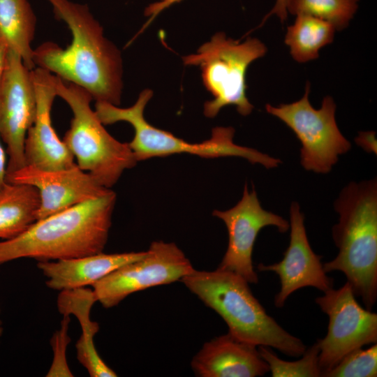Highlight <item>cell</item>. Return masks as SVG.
<instances>
[{
    "label": "cell",
    "mask_w": 377,
    "mask_h": 377,
    "mask_svg": "<svg viewBox=\"0 0 377 377\" xmlns=\"http://www.w3.org/2000/svg\"><path fill=\"white\" fill-rule=\"evenodd\" d=\"M47 1L71 31L72 40L64 49L53 42L41 44L34 50L36 67L84 88L96 101L119 105L123 88L119 50L105 37L87 4Z\"/></svg>",
    "instance_id": "6da1fadb"
},
{
    "label": "cell",
    "mask_w": 377,
    "mask_h": 377,
    "mask_svg": "<svg viewBox=\"0 0 377 377\" xmlns=\"http://www.w3.org/2000/svg\"><path fill=\"white\" fill-rule=\"evenodd\" d=\"M63 316L61 328L56 332L51 339L54 355L52 365L46 375L48 377L73 376L66 360V348L71 342V339L67 334L71 319L69 315L63 314Z\"/></svg>",
    "instance_id": "d4e9b609"
},
{
    "label": "cell",
    "mask_w": 377,
    "mask_h": 377,
    "mask_svg": "<svg viewBox=\"0 0 377 377\" xmlns=\"http://www.w3.org/2000/svg\"><path fill=\"white\" fill-rule=\"evenodd\" d=\"M54 84L57 96L66 101L73 114L62 140L80 168L111 188L126 170L138 163L128 143L119 142L107 131L91 108L93 98L87 90L54 75Z\"/></svg>",
    "instance_id": "8992f818"
},
{
    "label": "cell",
    "mask_w": 377,
    "mask_h": 377,
    "mask_svg": "<svg viewBox=\"0 0 377 377\" xmlns=\"http://www.w3.org/2000/svg\"><path fill=\"white\" fill-rule=\"evenodd\" d=\"M146 251L104 253L57 260H41L38 268L47 278L46 286L56 290H66L92 286L112 271L134 262Z\"/></svg>",
    "instance_id": "e0dca14e"
},
{
    "label": "cell",
    "mask_w": 377,
    "mask_h": 377,
    "mask_svg": "<svg viewBox=\"0 0 377 377\" xmlns=\"http://www.w3.org/2000/svg\"><path fill=\"white\" fill-rule=\"evenodd\" d=\"M95 302L93 290L81 288L61 291L57 304L61 313L73 314L80 323L82 331L75 346L77 357L90 376L115 377L117 375L101 359L94 343L99 326L90 320L89 313Z\"/></svg>",
    "instance_id": "ac0fdd59"
},
{
    "label": "cell",
    "mask_w": 377,
    "mask_h": 377,
    "mask_svg": "<svg viewBox=\"0 0 377 377\" xmlns=\"http://www.w3.org/2000/svg\"><path fill=\"white\" fill-rule=\"evenodd\" d=\"M180 281L224 320L228 332L238 340L274 348L290 357H301L306 350L300 339L267 313L241 276L219 268L194 269Z\"/></svg>",
    "instance_id": "277c9868"
},
{
    "label": "cell",
    "mask_w": 377,
    "mask_h": 377,
    "mask_svg": "<svg viewBox=\"0 0 377 377\" xmlns=\"http://www.w3.org/2000/svg\"><path fill=\"white\" fill-rule=\"evenodd\" d=\"M375 135L376 133L374 131L360 132L355 141L365 151L376 154L377 145Z\"/></svg>",
    "instance_id": "4316f807"
},
{
    "label": "cell",
    "mask_w": 377,
    "mask_h": 377,
    "mask_svg": "<svg viewBox=\"0 0 377 377\" xmlns=\"http://www.w3.org/2000/svg\"><path fill=\"white\" fill-rule=\"evenodd\" d=\"M290 242L283 259L274 264L260 263L261 272H274L280 279L281 288L275 295L276 307L284 306L288 297L300 288L313 287L322 292L333 288V280L327 276L321 263L322 256L316 254L309 244L304 216L297 202L290 207Z\"/></svg>",
    "instance_id": "5bb4252c"
},
{
    "label": "cell",
    "mask_w": 377,
    "mask_h": 377,
    "mask_svg": "<svg viewBox=\"0 0 377 377\" xmlns=\"http://www.w3.org/2000/svg\"><path fill=\"white\" fill-rule=\"evenodd\" d=\"M1 138V137H0ZM6 151L4 150L0 142V189H1L7 183V161Z\"/></svg>",
    "instance_id": "f1b7e54d"
},
{
    "label": "cell",
    "mask_w": 377,
    "mask_h": 377,
    "mask_svg": "<svg viewBox=\"0 0 377 377\" xmlns=\"http://www.w3.org/2000/svg\"><path fill=\"white\" fill-rule=\"evenodd\" d=\"M36 113L32 70L24 64L19 54L8 49L0 80V137L6 145L7 174L26 165L25 139Z\"/></svg>",
    "instance_id": "8fae6325"
},
{
    "label": "cell",
    "mask_w": 377,
    "mask_h": 377,
    "mask_svg": "<svg viewBox=\"0 0 377 377\" xmlns=\"http://www.w3.org/2000/svg\"><path fill=\"white\" fill-rule=\"evenodd\" d=\"M116 193L106 194L36 221L19 235L0 240V265L23 258L57 260L103 252Z\"/></svg>",
    "instance_id": "7a4b0ae2"
},
{
    "label": "cell",
    "mask_w": 377,
    "mask_h": 377,
    "mask_svg": "<svg viewBox=\"0 0 377 377\" xmlns=\"http://www.w3.org/2000/svg\"><path fill=\"white\" fill-rule=\"evenodd\" d=\"M194 269L175 244L154 241L143 258L112 271L94 283L92 290L96 302L112 308L132 293L181 280Z\"/></svg>",
    "instance_id": "9c48e42d"
},
{
    "label": "cell",
    "mask_w": 377,
    "mask_h": 377,
    "mask_svg": "<svg viewBox=\"0 0 377 377\" xmlns=\"http://www.w3.org/2000/svg\"><path fill=\"white\" fill-rule=\"evenodd\" d=\"M182 0H160L156 3L150 4L148 7L146 8L145 11V16L149 17V20L143 26L142 30L140 31L142 32L149 24L164 9L168 8L171 5H173L175 3H179Z\"/></svg>",
    "instance_id": "484cf974"
},
{
    "label": "cell",
    "mask_w": 377,
    "mask_h": 377,
    "mask_svg": "<svg viewBox=\"0 0 377 377\" xmlns=\"http://www.w3.org/2000/svg\"><path fill=\"white\" fill-rule=\"evenodd\" d=\"M359 0H290L288 13L310 15L331 24L335 30L345 29L358 8Z\"/></svg>",
    "instance_id": "7402d4cb"
},
{
    "label": "cell",
    "mask_w": 377,
    "mask_h": 377,
    "mask_svg": "<svg viewBox=\"0 0 377 377\" xmlns=\"http://www.w3.org/2000/svg\"><path fill=\"white\" fill-rule=\"evenodd\" d=\"M191 367L200 377H256L269 372L257 346L229 332L206 342L193 358Z\"/></svg>",
    "instance_id": "2e32d148"
},
{
    "label": "cell",
    "mask_w": 377,
    "mask_h": 377,
    "mask_svg": "<svg viewBox=\"0 0 377 377\" xmlns=\"http://www.w3.org/2000/svg\"><path fill=\"white\" fill-rule=\"evenodd\" d=\"M36 113L24 143L26 165L43 170H60L76 164L75 158L53 128L51 110L57 96L54 75L40 68L32 70Z\"/></svg>",
    "instance_id": "9a60e30c"
},
{
    "label": "cell",
    "mask_w": 377,
    "mask_h": 377,
    "mask_svg": "<svg viewBox=\"0 0 377 377\" xmlns=\"http://www.w3.org/2000/svg\"><path fill=\"white\" fill-rule=\"evenodd\" d=\"M0 314H1V306H0ZM3 331V327H2V321H1V320L0 318V338L2 336Z\"/></svg>",
    "instance_id": "4dcf8cb0"
},
{
    "label": "cell",
    "mask_w": 377,
    "mask_h": 377,
    "mask_svg": "<svg viewBox=\"0 0 377 377\" xmlns=\"http://www.w3.org/2000/svg\"><path fill=\"white\" fill-rule=\"evenodd\" d=\"M212 214L224 222L228 235V247L218 268L234 272L249 283H257L258 276L253 265L252 253L259 232L273 226L283 233L290 228L288 221L264 209L254 188L249 192L247 184L242 198L234 207L225 211L214 210Z\"/></svg>",
    "instance_id": "7c38bea8"
},
{
    "label": "cell",
    "mask_w": 377,
    "mask_h": 377,
    "mask_svg": "<svg viewBox=\"0 0 377 377\" xmlns=\"http://www.w3.org/2000/svg\"><path fill=\"white\" fill-rule=\"evenodd\" d=\"M310 84L300 100L272 106L266 111L285 123L300 141V162L302 167L316 173L326 174L337 163L339 156L348 152L350 142L343 135L335 119L336 104L331 96H325L320 109L310 103Z\"/></svg>",
    "instance_id": "ba28073f"
},
{
    "label": "cell",
    "mask_w": 377,
    "mask_h": 377,
    "mask_svg": "<svg viewBox=\"0 0 377 377\" xmlns=\"http://www.w3.org/2000/svg\"><path fill=\"white\" fill-rule=\"evenodd\" d=\"M38 190L30 185L6 183L0 189V239L13 238L37 220Z\"/></svg>",
    "instance_id": "ffe728a7"
},
{
    "label": "cell",
    "mask_w": 377,
    "mask_h": 377,
    "mask_svg": "<svg viewBox=\"0 0 377 377\" xmlns=\"http://www.w3.org/2000/svg\"><path fill=\"white\" fill-rule=\"evenodd\" d=\"M295 22L287 28L285 43L294 60L305 63L316 59L319 51L334 39L335 29L327 22L298 15Z\"/></svg>",
    "instance_id": "44dd1931"
},
{
    "label": "cell",
    "mask_w": 377,
    "mask_h": 377,
    "mask_svg": "<svg viewBox=\"0 0 377 377\" xmlns=\"http://www.w3.org/2000/svg\"><path fill=\"white\" fill-rule=\"evenodd\" d=\"M290 0H276L273 8L264 17L260 26L272 15H277L283 22L286 20L288 17V4Z\"/></svg>",
    "instance_id": "83f0119b"
},
{
    "label": "cell",
    "mask_w": 377,
    "mask_h": 377,
    "mask_svg": "<svg viewBox=\"0 0 377 377\" xmlns=\"http://www.w3.org/2000/svg\"><path fill=\"white\" fill-rule=\"evenodd\" d=\"M324 377L377 376V345L358 348L346 354L336 365L323 372Z\"/></svg>",
    "instance_id": "cb8c5ba5"
},
{
    "label": "cell",
    "mask_w": 377,
    "mask_h": 377,
    "mask_svg": "<svg viewBox=\"0 0 377 377\" xmlns=\"http://www.w3.org/2000/svg\"><path fill=\"white\" fill-rule=\"evenodd\" d=\"M152 96L151 89H144L135 103L126 108L96 101L95 112L104 125L126 121L133 126L134 136L128 145L138 162L153 157L186 153L204 158L241 157L266 168H276L281 163L279 158L235 143V129L231 126L215 127L209 139L200 143H190L152 126L144 116L145 107Z\"/></svg>",
    "instance_id": "5b68a950"
},
{
    "label": "cell",
    "mask_w": 377,
    "mask_h": 377,
    "mask_svg": "<svg viewBox=\"0 0 377 377\" xmlns=\"http://www.w3.org/2000/svg\"><path fill=\"white\" fill-rule=\"evenodd\" d=\"M7 52V45L3 41L0 40V80L5 67Z\"/></svg>",
    "instance_id": "f546056e"
},
{
    "label": "cell",
    "mask_w": 377,
    "mask_h": 377,
    "mask_svg": "<svg viewBox=\"0 0 377 377\" xmlns=\"http://www.w3.org/2000/svg\"><path fill=\"white\" fill-rule=\"evenodd\" d=\"M36 17L29 0H0V40L30 70L36 68L31 43Z\"/></svg>",
    "instance_id": "d6986e66"
},
{
    "label": "cell",
    "mask_w": 377,
    "mask_h": 377,
    "mask_svg": "<svg viewBox=\"0 0 377 377\" xmlns=\"http://www.w3.org/2000/svg\"><path fill=\"white\" fill-rule=\"evenodd\" d=\"M266 52L265 44L257 38L241 43L218 32L195 54L183 57L185 65L201 68L205 87L213 96L204 105L207 117H216L228 105L235 106L242 116L251 114L253 105L246 94V73L249 66Z\"/></svg>",
    "instance_id": "52a82bcc"
},
{
    "label": "cell",
    "mask_w": 377,
    "mask_h": 377,
    "mask_svg": "<svg viewBox=\"0 0 377 377\" xmlns=\"http://www.w3.org/2000/svg\"><path fill=\"white\" fill-rule=\"evenodd\" d=\"M339 221L332 228L337 256L323 263L326 273L339 271L355 297L371 311L377 299V181L350 182L334 202Z\"/></svg>",
    "instance_id": "3957f363"
},
{
    "label": "cell",
    "mask_w": 377,
    "mask_h": 377,
    "mask_svg": "<svg viewBox=\"0 0 377 377\" xmlns=\"http://www.w3.org/2000/svg\"><path fill=\"white\" fill-rule=\"evenodd\" d=\"M6 182L30 185L38 190L40 205L37 220L103 195L111 190L99 184L77 164L60 170H43L25 165L7 174Z\"/></svg>",
    "instance_id": "4fadbf2b"
},
{
    "label": "cell",
    "mask_w": 377,
    "mask_h": 377,
    "mask_svg": "<svg viewBox=\"0 0 377 377\" xmlns=\"http://www.w3.org/2000/svg\"><path fill=\"white\" fill-rule=\"evenodd\" d=\"M262 358L269 366L273 377H320L322 369L319 365V348L316 342L306 350L302 357L296 361L280 359L270 347L259 346Z\"/></svg>",
    "instance_id": "603a6c76"
},
{
    "label": "cell",
    "mask_w": 377,
    "mask_h": 377,
    "mask_svg": "<svg viewBox=\"0 0 377 377\" xmlns=\"http://www.w3.org/2000/svg\"><path fill=\"white\" fill-rule=\"evenodd\" d=\"M355 297L346 281L315 300L329 319L326 336L316 341L322 374L350 351L377 342V314L361 306Z\"/></svg>",
    "instance_id": "30bf717a"
}]
</instances>
